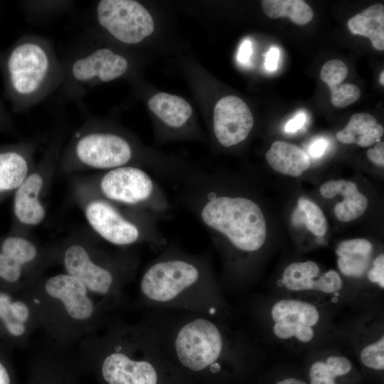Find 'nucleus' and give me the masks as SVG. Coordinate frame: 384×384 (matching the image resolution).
I'll use <instances>...</instances> for the list:
<instances>
[{"instance_id": "1", "label": "nucleus", "mask_w": 384, "mask_h": 384, "mask_svg": "<svg viewBox=\"0 0 384 384\" xmlns=\"http://www.w3.org/2000/svg\"><path fill=\"white\" fill-rule=\"evenodd\" d=\"M139 302L146 309L190 311L220 318L225 305L209 263L168 251L153 260L139 282Z\"/></svg>"}, {"instance_id": "2", "label": "nucleus", "mask_w": 384, "mask_h": 384, "mask_svg": "<svg viewBox=\"0 0 384 384\" xmlns=\"http://www.w3.org/2000/svg\"><path fill=\"white\" fill-rule=\"evenodd\" d=\"M95 340L92 351L101 359L107 384H159L161 367L173 364L147 324L110 319Z\"/></svg>"}, {"instance_id": "3", "label": "nucleus", "mask_w": 384, "mask_h": 384, "mask_svg": "<svg viewBox=\"0 0 384 384\" xmlns=\"http://www.w3.org/2000/svg\"><path fill=\"white\" fill-rule=\"evenodd\" d=\"M31 304L43 323L60 341L106 324L114 309L97 300L77 278L68 273L47 279L41 292L31 294Z\"/></svg>"}, {"instance_id": "4", "label": "nucleus", "mask_w": 384, "mask_h": 384, "mask_svg": "<svg viewBox=\"0 0 384 384\" xmlns=\"http://www.w3.org/2000/svg\"><path fill=\"white\" fill-rule=\"evenodd\" d=\"M9 96L19 110L44 99L60 82L63 72L50 43L26 37L10 50L4 63Z\"/></svg>"}, {"instance_id": "5", "label": "nucleus", "mask_w": 384, "mask_h": 384, "mask_svg": "<svg viewBox=\"0 0 384 384\" xmlns=\"http://www.w3.org/2000/svg\"><path fill=\"white\" fill-rule=\"evenodd\" d=\"M199 215L210 230L224 236L240 251L255 252L265 242V218L259 206L249 198L210 193Z\"/></svg>"}, {"instance_id": "6", "label": "nucleus", "mask_w": 384, "mask_h": 384, "mask_svg": "<svg viewBox=\"0 0 384 384\" xmlns=\"http://www.w3.org/2000/svg\"><path fill=\"white\" fill-rule=\"evenodd\" d=\"M63 264L66 273L80 280L94 297L114 308L122 302L125 274L96 262L82 245L69 246L64 253Z\"/></svg>"}, {"instance_id": "7", "label": "nucleus", "mask_w": 384, "mask_h": 384, "mask_svg": "<svg viewBox=\"0 0 384 384\" xmlns=\"http://www.w3.org/2000/svg\"><path fill=\"white\" fill-rule=\"evenodd\" d=\"M96 14L100 26L124 43H138L154 30L151 14L136 1H100Z\"/></svg>"}, {"instance_id": "8", "label": "nucleus", "mask_w": 384, "mask_h": 384, "mask_svg": "<svg viewBox=\"0 0 384 384\" xmlns=\"http://www.w3.org/2000/svg\"><path fill=\"white\" fill-rule=\"evenodd\" d=\"M75 154L82 164L95 169H112L123 166L132 156L129 143L112 133L90 132L76 142Z\"/></svg>"}, {"instance_id": "9", "label": "nucleus", "mask_w": 384, "mask_h": 384, "mask_svg": "<svg viewBox=\"0 0 384 384\" xmlns=\"http://www.w3.org/2000/svg\"><path fill=\"white\" fill-rule=\"evenodd\" d=\"M129 63L121 54L100 48L76 58L69 68L70 81L80 86L107 82L122 77Z\"/></svg>"}, {"instance_id": "10", "label": "nucleus", "mask_w": 384, "mask_h": 384, "mask_svg": "<svg viewBox=\"0 0 384 384\" xmlns=\"http://www.w3.org/2000/svg\"><path fill=\"white\" fill-rule=\"evenodd\" d=\"M100 189L110 200L136 205L151 199L155 186L150 176L142 169L123 166L110 169L102 176Z\"/></svg>"}, {"instance_id": "11", "label": "nucleus", "mask_w": 384, "mask_h": 384, "mask_svg": "<svg viewBox=\"0 0 384 384\" xmlns=\"http://www.w3.org/2000/svg\"><path fill=\"white\" fill-rule=\"evenodd\" d=\"M271 316L274 322L273 331L278 338L295 337L302 342H309L313 338V327L319 319L316 306L296 299L278 301L272 308Z\"/></svg>"}, {"instance_id": "12", "label": "nucleus", "mask_w": 384, "mask_h": 384, "mask_svg": "<svg viewBox=\"0 0 384 384\" xmlns=\"http://www.w3.org/2000/svg\"><path fill=\"white\" fill-rule=\"evenodd\" d=\"M253 124L252 114L240 97L228 95L216 103L213 112V129L221 145L229 147L244 141Z\"/></svg>"}, {"instance_id": "13", "label": "nucleus", "mask_w": 384, "mask_h": 384, "mask_svg": "<svg viewBox=\"0 0 384 384\" xmlns=\"http://www.w3.org/2000/svg\"><path fill=\"white\" fill-rule=\"evenodd\" d=\"M85 216L93 230L112 245L127 246L141 238L137 226L102 200L90 202L86 207Z\"/></svg>"}, {"instance_id": "14", "label": "nucleus", "mask_w": 384, "mask_h": 384, "mask_svg": "<svg viewBox=\"0 0 384 384\" xmlns=\"http://www.w3.org/2000/svg\"><path fill=\"white\" fill-rule=\"evenodd\" d=\"M282 283L292 291L316 290L334 293L342 287V280L335 270L321 274L318 265L313 261L294 262L282 274Z\"/></svg>"}, {"instance_id": "15", "label": "nucleus", "mask_w": 384, "mask_h": 384, "mask_svg": "<svg viewBox=\"0 0 384 384\" xmlns=\"http://www.w3.org/2000/svg\"><path fill=\"white\" fill-rule=\"evenodd\" d=\"M320 193L326 198L337 195L343 196V200L334 206L335 215L342 222H350L359 218L368 208V198L351 181L338 179L325 182L320 187Z\"/></svg>"}, {"instance_id": "16", "label": "nucleus", "mask_w": 384, "mask_h": 384, "mask_svg": "<svg viewBox=\"0 0 384 384\" xmlns=\"http://www.w3.org/2000/svg\"><path fill=\"white\" fill-rule=\"evenodd\" d=\"M43 186V178L33 173L17 188L14 200V213L18 220L26 225L39 224L45 217V210L38 196Z\"/></svg>"}, {"instance_id": "17", "label": "nucleus", "mask_w": 384, "mask_h": 384, "mask_svg": "<svg viewBox=\"0 0 384 384\" xmlns=\"http://www.w3.org/2000/svg\"><path fill=\"white\" fill-rule=\"evenodd\" d=\"M268 164L276 171L290 176H299L311 165L309 158L298 146L283 141L272 143L266 152Z\"/></svg>"}, {"instance_id": "18", "label": "nucleus", "mask_w": 384, "mask_h": 384, "mask_svg": "<svg viewBox=\"0 0 384 384\" xmlns=\"http://www.w3.org/2000/svg\"><path fill=\"white\" fill-rule=\"evenodd\" d=\"M372 249L370 242L363 238L341 242L336 252L341 272L348 277L362 276L369 267Z\"/></svg>"}, {"instance_id": "19", "label": "nucleus", "mask_w": 384, "mask_h": 384, "mask_svg": "<svg viewBox=\"0 0 384 384\" xmlns=\"http://www.w3.org/2000/svg\"><path fill=\"white\" fill-rule=\"evenodd\" d=\"M383 133V127L373 115L361 112L351 117L344 129L336 133V138L343 144L367 147L380 142Z\"/></svg>"}, {"instance_id": "20", "label": "nucleus", "mask_w": 384, "mask_h": 384, "mask_svg": "<svg viewBox=\"0 0 384 384\" xmlns=\"http://www.w3.org/2000/svg\"><path fill=\"white\" fill-rule=\"evenodd\" d=\"M0 319L10 335L21 337L37 316L31 303L13 300L9 294L0 292Z\"/></svg>"}, {"instance_id": "21", "label": "nucleus", "mask_w": 384, "mask_h": 384, "mask_svg": "<svg viewBox=\"0 0 384 384\" xmlns=\"http://www.w3.org/2000/svg\"><path fill=\"white\" fill-rule=\"evenodd\" d=\"M348 28L355 35L368 38L373 47L384 50V6L373 4L348 21Z\"/></svg>"}, {"instance_id": "22", "label": "nucleus", "mask_w": 384, "mask_h": 384, "mask_svg": "<svg viewBox=\"0 0 384 384\" xmlns=\"http://www.w3.org/2000/svg\"><path fill=\"white\" fill-rule=\"evenodd\" d=\"M148 106L159 119L171 127L184 125L192 114L191 105L184 99L166 92L154 95Z\"/></svg>"}, {"instance_id": "23", "label": "nucleus", "mask_w": 384, "mask_h": 384, "mask_svg": "<svg viewBox=\"0 0 384 384\" xmlns=\"http://www.w3.org/2000/svg\"><path fill=\"white\" fill-rule=\"evenodd\" d=\"M24 156L16 151L0 152V192L18 188L27 177Z\"/></svg>"}, {"instance_id": "24", "label": "nucleus", "mask_w": 384, "mask_h": 384, "mask_svg": "<svg viewBox=\"0 0 384 384\" xmlns=\"http://www.w3.org/2000/svg\"><path fill=\"white\" fill-rule=\"evenodd\" d=\"M262 10L272 18L289 17L298 25H304L313 18L314 12L309 5L302 0H263Z\"/></svg>"}, {"instance_id": "25", "label": "nucleus", "mask_w": 384, "mask_h": 384, "mask_svg": "<svg viewBox=\"0 0 384 384\" xmlns=\"http://www.w3.org/2000/svg\"><path fill=\"white\" fill-rule=\"evenodd\" d=\"M350 361L339 356H329L326 361L314 363L309 370L311 384H336L335 378L350 372Z\"/></svg>"}, {"instance_id": "26", "label": "nucleus", "mask_w": 384, "mask_h": 384, "mask_svg": "<svg viewBox=\"0 0 384 384\" xmlns=\"http://www.w3.org/2000/svg\"><path fill=\"white\" fill-rule=\"evenodd\" d=\"M292 221L295 223H304L306 228L318 237L324 235L328 223L321 209L309 200L300 198L298 208L294 213Z\"/></svg>"}, {"instance_id": "27", "label": "nucleus", "mask_w": 384, "mask_h": 384, "mask_svg": "<svg viewBox=\"0 0 384 384\" xmlns=\"http://www.w3.org/2000/svg\"><path fill=\"white\" fill-rule=\"evenodd\" d=\"M1 252L23 267L31 263L38 255L37 248L33 243L20 237H9L5 239Z\"/></svg>"}, {"instance_id": "28", "label": "nucleus", "mask_w": 384, "mask_h": 384, "mask_svg": "<svg viewBox=\"0 0 384 384\" xmlns=\"http://www.w3.org/2000/svg\"><path fill=\"white\" fill-rule=\"evenodd\" d=\"M329 87L331 103L336 107H346L356 102L361 97L358 87L351 83L342 82Z\"/></svg>"}, {"instance_id": "29", "label": "nucleus", "mask_w": 384, "mask_h": 384, "mask_svg": "<svg viewBox=\"0 0 384 384\" xmlns=\"http://www.w3.org/2000/svg\"><path fill=\"white\" fill-rule=\"evenodd\" d=\"M362 363L367 367L375 370L384 368V337L378 341L368 345L361 353Z\"/></svg>"}, {"instance_id": "30", "label": "nucleus", "mask_w": 384, "mask_h": 384, "mask_svg": "<svg viewBox=\"0 0 384 384\" xmlns=\"http://www.w3.org/2000/svg\"><path fill=\"white\" fill-rule=\"evenodd\" d=\"M23 266L0 252V278L9 282H16L21 277Z\"/></svg>"}, {"instance_id": "31", "label": "nucleus", "mask_w": 384, "mask_h": 384, "mask_svg": "<svg viewBox=\"0 0 384 384\" xmlns=\"http://www.w3.org/2000/svg\"><path fill=\"white\" fill-rule=\"evenodd\" d=\"M368 277L370 281L377 283L384 288V255H379L373 261V267L369 270Z\"/></svg>"}, {"instance_id": "32", "label": "nucleus", "mask_w": 384, "mask_h": 384, "mask_svg": "<svg viewBox=\"0 0 384 384\" xmlns=\"http://www.w3.org/2000/svg\"><path fill=\"white\" fill-rule=\"evenodd\" d=\"M368 159L379 166H384V142H378L375 143L373 148L369 149L367 151Z\"/></svg>"}, {"instance_id": "33", "label": "nucleus", "mask_w": 384, "mask_h": 384, "mask_svg": "<svg viewBox=\"0 0 384 384\" xmlns=\"http://www.w3.org/2000/svg\"><path fill=\"white\" fill-rule=\"evenodd\" d=\"M279 58V50L277 48L272 47L265 54V65L267 70L274 71L277 68Z\"/></svg>"}, {"instance_id": "34", "label": "nucleus", "mask_w": 384, "mask_h": 384, "mask_svg": "<svg viewBox=\"0 0 384 384\" xmlns=\"http://www.w3.org/2000/svg\"><path fill=\"white\" fill-rule=\"evenodd\" d=\"M306 122V115L303 112L298 113L293 119L285 124L284 130L287 133H294L300 129Z\"/></svg>"}, {"instance_id": "35", "label": "nucleus", "mask_w": 384, "mask_h": 384, "mask_svg": "<svg viewBox=\"0 0 384 384\" xmlns=\"http://www.w3.org/2000/svg\"><path fill=\"white\" fill-rule=\"evenodd\" d=\"M252 53V43L250 40L245 39L240 44L238 53V60L240 63L245 64L248 63Z\"/></svg>"}, {"instance_id": "36", "label": "nucleus", "mask_w": 384, "mask_h": 384, "mask_svg": "<svg viewBox=\"0 0 384 384\" xmlns=\"http://www.w3.org/2000/svg\"><path fill=\"white\" fill-rule=\"evenodd\" d=\"M328 144V142L324 139H316L310 145L309 152L312 157L319 158L324 154Z\"/></svg>"}, {"instance_id": "37", "label": "nucleus", "mask_w": 384, "mask_h": 384, "mask_svg": "<svg viewBox=\"0 0 384 384\" xmlns=\"http://www.w3.org/2000/svg\"><path fill=\"white\" fill-rule=\"evenodd\" d=\"M0 384H10V378L7 370L0 362Z\"/></svg>"}, {"instance_id": "38", "label": "nucleus", "mask_w": 384, "mask_h": 384, "mask_svg": "<svg viewBox=\"0 0 384 384\" xmlns=\"http://www.w3.org/2000/svg\"><path fill=\"white\" fill-rule=\"evenodd\" d=\"M276 384H306V383H305L304 382L299 379L290 378H287L283 380H281L277 383Z\"/></svg>"}, {"instance_id": "39", "label": "nucleus", "mask_w": 384, "mask_h": 384, "mask_svg": "<svg viewBox=\"0 0 384 384\" xmlns=\"http://www.w3.org/2000/svg\"><path fill=\"white\" fill-rule=\"evenodd\" d=\"M380 82L382 85H384V72L382 71L380 75Z\"/></svg>"}]
</instances>
